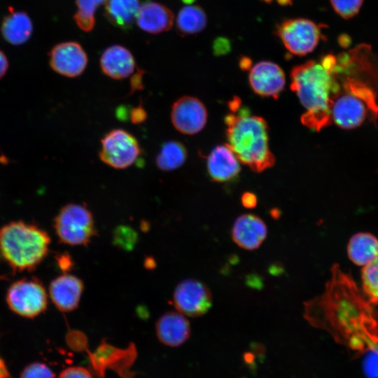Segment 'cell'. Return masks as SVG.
Segmentation results:
<instances>
[{"mask_svg":"<svg viewBox=\"0 0 378 378\" xmlns=\"http://www.w3.org/2000/svg\"><path fill=\"white\" fill-rule=\"evenodd\" d=\"M330 273L323 292L304 302L303 317L336 342L364 354L378 345V311L337 263Z\"/></svg>","mask_w":378,"mask_h":378,"instance_id":"6da1fadb","label":"cell"},{"mask_svg":"<svg viewBox=\"0 0 378 378\" xmlns=\"http://www.w3.org/2000/svg\"><path fill=\"white\" fill-rule=\"evenodd\" d=\"M335 64L336 56L327 55L297 65L290 72V88L306 109L302 122L309 129L319 131L332 122V104L341 88Z\"/></svg>","mask_w":378,"mask_h":378,"instance_id":"7a4b0ae2","label":"cell"},{"mask_svg":"<svg viewBox=\"0 0 378 378\" xmlns=\"http://www.w3.org/2000/svg\"><path fill=\"white\" fill-rule=\"evenodd\" d=\"M239 100H232L230 108L233 113L225 118L227 145L239 162L262 172L275 162L269 146L267 124L262 118L251 115L247 108L239 109Z\"/></svg>","mask_w":378,"mask_h":378,"instance_id":"3957f363","label":"cell"},{"mask_svg":"<svg viewBox=\"0 0 378 378\" xmlns=\"http://www.w3.org/2000/svg\"><path fill=\"white\" fill-rule=\"evenodd\" d=\"M50 242L46 231L22 221L0 229V251L17 271L31 270L38 265L46 256Z\"/></svg>","mask_w":378,"mask_h":378,"instance_id":"277c9868","label":"cell"},{"mask_svg":"<svg viewBox=\"0 0 378 378\" xmlns=\"http://www.w3.org/2000/svg\"><path fill=\"white\" fill-rule=\"evenodd\" d=\"M362 74H342L340 90L335 97L331 120L343 129H354L365 121L368 113L378 117V103L372 88L361 78Z\"/></svg>","mask_w":378,"mask_h":378,"instance_id":"5b68a950","label":"cell"},{"mask_svg":"<svg viewBox=\"0 0 378 378\" xmlns=\"http://www.w3.org/2000/svg\"><path fill=\"white\" fill-rule=\"evenodd\" d=\"M55 228L59 240L71 246L87 245L96 234L92 213L83 205L68 204L55 219Z\"/></svg>","mask_w":378,"mask_h":378,"instance_id":"8992f818","label":"cell"},{"mask_svg":"<svg viewBox=\"0 0 378 378\" xmlns=\"http://www.w3.org/2000/svg\"><path fill=\"white\" fill-rule=\"evenodd\" d=\"M276 34L289 52L298 56L312 52L322 37L320 24L303 18L282 21L276 27Z\"/></svg>","mask_w":378,"mask_h":378,"instance_id":"52a82bcc","label":"cell"},{"mask_svg":"<svg viewBox=\"0 0 378 378\" xmlns=\"http://www.w3.org/2000/svg\"><path fill=\"white\" fill-rule=\"evenodd\" d=\"M141 154L137 139L125 130H111L101 139L99 158L112 168H128L137 161Z\"/></svg>","mask_w":378,"mask_h":378,"instance_id":"ba28073f","label":"cell"},{"mask_svg":"<svg viewBox=\"0 0 378 378\" xmlns=\"http://www.w3.org/2000/svg\"><path fill=\"white\" fill-rule=\"evenodd\" d=\"M6 302L13 312L24 317L33 318L46 309L48 297L39 281L22 279L10 286Z\"/></svg>","mask_w":378,"mask_h":378,"instance_id":"9c48e42d","label":"cell"},{"mask_svg":"<svg viewBox=\"0 0 378 378\" xmlns=\"http://www.w3.org/2000/svg\"><path fill=\"white\" fill-rule=\"evenodd\" d=\"M174 304L178 312L195 317L206 314L212 305V294L209 287L196 279H186L176 287Z\"/></svg>","mask_w":378,"mask_h":378,"instance_id":"30bf717a","label":"cell"},{"mask_svg":"<svg viewBox=\"0 0 378 378\" xmlns=\"http://www.w3.org/2000/svg\"><path fill=\"white\" fill-rule=\"evenodd\" d=\"M207 116L204 104L192 96H183L176 100L170 113L174 128L187 135L200 132L206 123Z\"/></svg>","mask_w":378,"mask_h":378,"instance_id":"8fae6325","label":"cell"},{"mask_svg":"<svg viewBox=\"0 0 378 378\" xmlns=\"http://www.w3.org/2000/svg\"><path fill=\"white\" fill-rule=\"evenodd\" d=\"M88 64L87 55L81 46L74 41L55 46L50 54V64L57 73L69 78L83 74Z\"/></svg>","mask_w":378,"mask_h":378,"instance_id":"7c38bea8","label":"cell"},{"mask_svg":"<svg viewBox=\"0 0 378 378\" xmlns=\"http://www.w3.org/2000/svg\"><path fill=\"white\" fill-rule=\"evenodd\" d=\"M248 80L257 94L276 98L284 90L285 75L278 64L270 61H261L251 68Z\"/></svg>","mask_w":378,"mask_h":378,"instance_id":"4fadbf2b","label":"cell"},{"mask_svg":"<svg viewBox=\"0 0 378 378\" xmlns=\"http://www.w3.org/2000/svg\"><path fill=\"white\" fill-rule=\"evenodd\" d=\"M232 238L240 248L248 251L257 249L267 235V227L258 216L242 214L237 218L232 227Z\"/></svg>","mask_w":378,"mask_h":378,"instance_id":"5bb4252c","label":"cell"},{"mask_svg":"<svg viewBox=\"0 0 378 378\" xmlns=\"http://www.w3.org/2000/svg\"><path fill=\"white\" fill-rule=\"evenodd\" d=\"M83 290V281L71 274L57 277L49 287L52 302L63 312H71L78 307Z\"/></svg>","mask_w":378,"mask_h":378,"instance_id":"9a60e30c","label":"cell"},{"mask_svg":"<svg viewBox=\"0 0 378 378\" xmlns=\"http://www.w3.org/2000/svg\"><path fill=\"white\" fill-rule=\"evenodd\" d=\"M155 328L160 342L171 347L181 345L190 335V323L180 312L165 313L159 318Z\"/></svg>","mask_w":378,"mask_h":378,"instance_id":"2e32d148","label":"cell"},{"mask_svg":"<svg viewBox=\"0 0 378 378\" xmlns=\"http://www.w3.org/2000/svg\"><path fill=\"white\" fill-rule=\"evenodd\" d=\"M100 67L108 77L120 80L134 73L136 62L129 50L122 46L114 45L107 48L102 53Z\"/></svg>","mask_w":378,"mask_h":378,"instance_id":"e0dca14e","label":"cell"},{"mask_svg":"<svg viewBox=\"0 0 378 378\" xmlns=\"http://www.w3.org/2000/svg\"><path fill=\"white\" fill-rule=\"evenodd\" d=\"M239 162L227 144L217 146L207 157V172L214 181H230L240 172Z\"/></svg>","mask_w":378,"mask_h":378,"instance_id":"ac0fdd59","label":"cell"},{"mask_svg":"<svg viewBox=\"0 0 378 378\" xmlns=\"http://www.w3.org/2000/svg\"><path fill=\"white\" fill-rule=\"evenodd\" d=\"M136 21L142 30L150 34H159L172 27L174 14L161 4L147 1L140 6Z\"/></svg>","mask_w":378,"mask_h":378,"instance_id":"d6986e66","label":"cell"},{"mask_svg":"<svg viewBox=\"0 0 378 378\" xmlns=\"http://www.w3.org/2000/svg\"><path fill=\"white\" fill-rule=\"evenodd\" d=\"M1 34L13 45L24 43L31 36L33 25L28 15L22 11H15L12 8L1 24Z\"/></svg>","mask_w":378,"mask_h":378,"instance_id":"ffe728a7","label":"cell"},{"mask_svg":"<svg viewBox=\"0 0 378 378\" xmlns=\"http://www.w3.org/2000/svg\"><path fill=\"white\" fill-rule=\"evenodd\" d=\"M347 254L354 264L365 266L378 256V239L369 232L356 233L349 241Z\"/></svg>","mask_w":378,"mask_h":378,"instance_id":"44dd1931","label":"cell"},{"mask_svg":"<svg viewBox=\"0 0 378 378\" xmlns=\"http://www.w3.org/2000/svg\"><path fill=\"white\" fill-rule=\"evenodd\" d=\"M107 18L116 27L129 29L136 20L140 8L139 0H106Z\"/></svg>","mask_w":378,"mask_h":378,"instance_id":"7402d4cb","label":"cell"},{"mask_svg":"<svg viewBox=\"0 0 378 378\" xmlns=\"http://www.w3.org/2000/svg\"><path fill=\"white\" fill-rule=\"evenodd\" d=\"M188 153L186 146L176 140L168 141L161 147L155 159L162 171L171 172L181 167L186 162Z\"/></svg>","mask_w":378,"mask_h":378,"instance_id":"603a6c76","label":"cell"},{"mask_svg":"<svg viewBox=\"0 0 378 378\" xmlns=\"http://www.w3.org/2000/svg\"><path fill=\"white\" fill-rule=\"evenodd\" d=\"M204 10L196 5L183 7L176 18V27L181 34H194L202 31L206 25Z\"/></svg>","mask_w":378,"mask_h":378,"instance_id":"cb8c5ba5","label":"cell"},{"mask_svg":"<svg viewBox=\"0 0 378 378\" xmlns=\"http://www.w3.org/2000/svg\"><path fill=\"white\" fill-rule=\"evenodd\" d=\"M362 289L374 305H378V256L365 265L361 272Z\"/></svg>","mask_w":378,"mask_h":378,"instance_id":"d4e9b609","label":"cell"},{"mask_svg":"<svg viewBox=\"0 0 378 378\" xmlns=\"http://www.w3.org/2000/svg\"><path fill=\"white\" fill-rule=\"evenodd\" d=\"M106 0H76L77 12L74 19L82 30L91 31L94 26V13L97 8Z\"/></svg>","mask_w":378,"mask_h":378,"instance_id":"484cf974","label":"cell"},{"mask_svg":"<svg viewBox=\"0 0 378 378\" xmlns=\"http://www.w3.org/2000/svg\"><path fill=\"white\" fill-rule=\"evenodd\" d=\"M113 244L126 251L133 249L138 240V234L132 227L119 225L113 231Z\"/></svg>","mask_w":378,"mask_h":378,"instance_id":"4316f807","label":"cell"},{"mask_svg":"<svg viewBox=\"0 0 378 378\" xmlns=\"http://www.w3.org/2000/svg\"><path fill=\"white\" fill-rule=\"evenodd\" d=\"M334 10L342 18L349 19L356 15L363 0H330Z\"/></svg>","mask_w":378,"mask_h":378,"instance_id":"83f0119b","label":"cell"},{"mask_svg":"<svg viewBox=\"0 0 378 378\" xmlns=\"http://www.w3.org/2000/svg\"><path fill=\"white\" fill-rule=\"evenodd\" d=\"M20 378H55V374L46 364L34 363L23 370Z\"/></svg>","mask_w":378,"mask_h":378,"instance_id":"f1b7e54d","label":"cell"},{"mask_svg":"<svg viewBox=\"0 0 378 378\" xmlns=\"http://www.w3.org/2000/svg\"><path fill=\"white\" fill-rule=\"evenodd\" d=\"M58 378H94L90 372L80 366L69 367L64 370Z\"/></svg>","mask_w":378,"mask_h":378,"instance_id":"f546056e","label":"cell"},{"mask_svg":"<svg viewBox=\"0 0 378 378\" xmlns=\"http://www.w3.org/2000/svg\"><path fill=\"white\" fill-rule=\"evenodd\" d=\"M146 112L141 106L132 108L130 111V119L134 124H139L146 119Z\"/></svg>","mask_w":378,"mask_h":378,"instance_id":"4dcf8cb0","label":"cell"},{"mask_svg":"<svg viewBox=\"0 0 378 378\" xmlns=\"http://www.w3.org/2000/svg\"><path fill=\"white\" fill-rule=\"evenodd\" d=\"M241 203L246 208H254L257 205V197L251 192H244L241 196Z\"/></svg>","mask_w":378,"mask_h":378,"instance_id":"1f68e13d","label":"cell"},{"mask_svg":"<svg viewBox=\"0 0 378 378\" xmlns=\"http://www.w3.org/2000/svg\"><path fill=\"white\" fill-rule=\"evenodd\" d=\"M8 67V62L4 53L0 50V78H2Z\"/></svg>","mask_w":378,"mask_h":378,"instance_id":"d6a6232c","label":"cell"},{"mask_svg":"<svg viewBox=\"0 0 378 378\" xmlns=\"http://www.w3.org/2000/svg\"><path fill=\"white\" fill-rule=\"evenodd\" d=\"M61 267H64L66 269L69 267V265H71V261L69 258L67 256H64L60 261Z\"/></svg>","mask_w":378,"mask_h":378,"instance_id":"836d02e7","label":"cell"}]
</instances>
